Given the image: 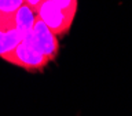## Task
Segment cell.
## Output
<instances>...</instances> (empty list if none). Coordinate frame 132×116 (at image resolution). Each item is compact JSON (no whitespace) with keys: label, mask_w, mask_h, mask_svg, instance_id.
Wrapping results in <instances>:
<instances>
[{"label":"cell","mask_w":132,"mask_h":116,"mask_svg":"<svg viewBox=\"0 0 132 116\" xmlns=\"http://www.w3.org/2000/svg\"><path fill=\"white\" fill-rule=\"evenodd\" d=\"M51 2H54L56 6H59L62 10L76 15L77 7H78V0H51Z\"/></svg>","instance_id":"7"},{"label":"cell","mask_w":132,"mask_h":116,"mask_svg":"<svg viewBox=\"0 0 132 116\" xmlns=\"http://www.w3.org/2000/svg\"><path fill=\"white\" fill-rule=\"evenodd\" d=\"M2 58L12 65L23 68L28 72H41L50 62V60L45 55H43L37 50L29 47L22 41L11 53L3 55Z\"/></svg>","instance_id":"3"},{"label":"cell","mask_w":132,"mask_h":116,"mask_svg":"<svg viewBox=\"0 0 132 116\" xmlns=\"http://www.w3.org/2000/svg\"><path fill=\"white\" fill-rule=\"evenodd\" d=\"M23 3L25 4H28L29 7H32L33 10L36 11V8H37V6L41 3V0H23Z\"/></svg>","instance_id":"8"},{"label":"cell","mask_w":132,"mask_h":116,"mask_svg":"<svg viewBox=\"0 0 132 116\" xmlns=\"http://www.w3.org/2000/svg\"><path fill=\"white\" fill-rule=\"evenodd\" d=\"M36 15L48 26L54 35L59 36L69 32L76 15L62 10L51 0H41V3L36 8Z\"/></svg>","instance_id":"2"},{"label":"cell","mask_w":132,"mask_h":116,"mask_svg":"<svg viewBox=\"0 0 132 116\" xmlns=\"http://www.w3.org/2000/svg\"><path fill=\"white\" fill-rule=\"evenodd\" d=\"M36 19V11L28 4H21L18 10L14 12V24L15 29L21 35V39H25L28 35L32 33V28Z\"/></svg>","instance_id":"4"},{"label":"cell","mask_w":132,"mask_h":116,"mask_svg":"<svg viewBox=\"0 0 132 116\" xmlns=\"http://www.w3.org/2000/svg\"><path fill=\"white\" fill-rule=\"evenodd\" d=\"M21 41H22L21 35L15 28L6 29V31L0 29V57L11 53Z\"/></svg>","instance_id":"6"},{"label":"cell","mask_w":132,"mask_h":116,"mask_svg":"<svg viewBox=\"0 0 132 116\" xmlns=\"http://www.w3.org/2000/svg\"><path fill=\"white\" fill-rule=\"evenodd\" d=\"M29 47L37 50L43 55H45L50 61H54L58 55L59 51V41H58V36L48 29V26L41 21L39 17L36 15L35 24L32 28V33L28 35L22 40Z\"/></svg>","instance_id":"1"},{"label":"cell","mask_w":132,"mask_h":116,"mask_svg":"<svg viewBox=\"0 0 132 116\" xmlns=\"http://www.w3.org/2000/svg\"><path fill=\"white\" fill-rule=\"evenodd\" d=\"M21 4H23V0H0V29L15 28L14 12Z\"/></svg>","instance_id":"5"}]
</instances>
